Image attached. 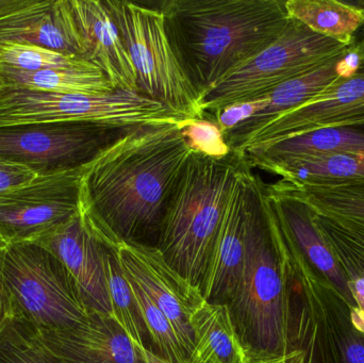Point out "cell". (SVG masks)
<instances>
[{
  "mask_svg": "<svg viewBox=\"0 0 364 363\" xmlns=\"http://www.w3.org/2000/svg\"><path fill=\"white\" fill-rule=\"evenodd\" d=\"M191 153L179 125L130 130L85 166L80 210L119 240L158 241Z\"/></svg>",
  "mask_w": 364,
  "mask_h": 363,
  "instance_id": "6da1fadb",
  "label": "cell"
},
{
  "mask_svg": "<svg viewBox=\"0 0 364 363\" xmlns=\"http://www.w3.org/2000/svg\"><path fill=\"white\" fill-rule=\"evenodd\" d=\"M184 74L199 98L284 33L279 0H168L160 4Z\"/></svg>",
  "mask_w": 364,
  "mask_h": 363,
  "instance_id": "7a4b0ae2",
  "label": "cell"
},
{
  "mask_svg": "<svg viewBox=\"0 0 364 363\" xmlns=\"http://www.w3.org/2000/svg\"><path fill=\"white\" fill-rule=\"evenodd\" d=\"M228 307L252 357H282L289 353L290 260L262 181L250 215L245 264Z\"/></svg>",
  "mask_w": 364,
  "mask_h": 363,
  "instance_id": "3957f363",
  "label": "cell"
},
{
  "mask_svg": "<svg viewBox=\"0 0 364 363\" xmlns=\"http://www.w3.org/2000/svg\"><path fill=\"white\" fill-rule=\"evenodd\" d=\"M235 151L223 159L191 153L160 228L156 246L166 262L200 290L237 172Z\"/></svg>",
  "mask_w": 364,
  "mask_h": 363,
  "instance_id": "277c9868",
  "label": "cell"
},
{
  "mask_svg": "<svg viewBox=\"0 0 364 363\" xmlns=\"http://www.w3.org/2000/svg\"><path fill=\"white\" fill-rule=\"evenodd\" d=\"M178 111L138 91L115 90L102 95L61 94L0 85V127L23 124L81 121L112 127L177 125Z\"/></svg>",
  "mask_w": 364,
  "mask_h": 363,
  "instance_id": "5b68a950",
  "label": "cell"
},
{
  "mask_svg": "<svg viewBox=\"0 0 364 363\" xmlns=\"http://www.w3.org/2000/svg\"><path fill=\"white\" fill-rule=\"evenodd\" d=\"M0 272L15 315L40 332L73 327L91 315L65 266L36 243L6 245Z\"/></svg>",
  "mask_w": 364,
  "mask_h": 363,
  "instance_id": "8992f818",
  "label": "cell"
},
{
  "mask_svg": "<svg viewBox=\"0 0 364 363\" xmlns=\"http://www.w3.org/2000/svg\"><path fill=\"white\" fill-rule=\"evenodd\" d=\"M350 49L290 18L277 40L201 98L203 117L229 104L267 97L279 85L322 67Z\"/></svg>",
  "mask_w": 364,
  "mask_h": 363,
  "instance_id": "52a82bcc",
  "label": "cell"
},
{
  "mask_svg": "<svg viewBox=\"0 0 364 363\" xmlns=\"http://www.w3.org/2000/svg\"><path fill=\"white\" fill-rule=\"evenodd\" d=\"M138 76V92L190 119H203L200 98L184 74L164 13L132 1L106 0Z\"/></svg>",
  "mask_w": 364,
  "mask_h": 363,
  "instance_id": "ba28073f",
  "label": "cell"
},
{
  "mask_svg": "<svg viewBox=\"0 0 364 363\" xmlns=\"http://www.w3.org/2000/svg\"><path fill=\"white\" fill-rule=\"evenodd\" d=\"M130 130L81 121L4 126L0 160L50 176L83 168Z\"/></svg>",
  "mask_w": 364,
  "mask_h": 363,
  "instance_id": "9c48e42d",
  "label": "cell"
},
{
  "mask_svg": "<svg viewBox=\"0 0 364 363\" xmlns=\"http://www.w3.org/2000/svg\"><path fill=\"white\" fill-rule=\"evenodd\" d=\"M85 166L31 183L0 195V239L8 244L34 243L80 212Z\"/></svg>",
  "mask_w": 364,
  "mask_h": 363,
  "instance_id": "30bf717a",
  "label": "cell"
},
{
  "mask_svg": "<svg viewBox=\"0 0 364 363\" xmlns=\"http://www.w3.org/2000/svg\"><path fill=\"white\" fill-rule=\"evenodd\" d=\"M90 223L100 238L112 247L126 276L132 279L170 320L188 358L194 347L190 318L195 307L203 300L200 290L176 272L156 245L125 242L93 222Z\"/></svg>",
  "mask_w": 364,
  "mask_h": 363,
  "instance_id": "8fae6325",
  "label": "cell"
},
{
  "mask_svg": "<svg viewBox=\"0 0 364 363\" xmlns=\"http://www.w3.org/2000/svg\"><path fill=\"white\" fill-rule=\"evenodd\" d=\"M364 117V68L337 81L314 99L274 117L233 145L245 157L289 139L326 128L348 127Z\"/></svg>",
  "mask_w": 364,
  "mask_h": 363,
  "instance_id": "7c38bea8",
  "label": "cell"
},
{
  "mask_svg": "<svg viewBox=\"0 0 364 363\" xmlns=\"http://www.w3.org/2000/svg\"><path fill=\"white\" fill-rule=\"evenodd\" d=\"M244 162L227 202L220 232L200 286L203 300L213 304L230 302L243 271L248 226L261 180Z\"/></svg>",
  "mask_w": 364,
  "mask_h": 363,
  "instance_id": "4fadbf2b",
  "label": "cell"
},
{
  "mask_svg": "<svg viewBox=\"0 0 364 363\" xmlns=\"http://www.w3.org/2000/svg\"><path fill=\"white\" fill-rule=\"evenodd\" d=\"M264 190L291 254L314 279L357 310L348 275L316 227V212L303 200L272 185H264Z\"/></svg>",
  "mask_w": 364,
  "mask_h": 363,
  "instance_id": "5bb4252c",
  "label": "cell"
},
{
  "mask_svg": "<svg viewBox=\"0 0 364 363\" xmlns=\"http://www.w3.org/2000/svg\"><path fill=\"white\" fill-rule=\"evenodd\" d=\"M34 243L50 251L65 266L91 315L112 318L105 272L106 246L81 210Z\"/></svg>",
  "mask_w": 364,
  "mask_h": 363,
  "instance_id": "9a60e30c",
  "label": "cell"
},
{
  "mask_svg": "<svg viewBox=\"0 0 364 363\" xmlns=\"http://www.w3.org/2000/svg\"><path fill=\"white\" fill-rule=\"evenodd\" d=\"M34 45L87 60L85 40L70 0H29L0 16V44Z\"/></svg>",
  "mask_w": 364,
  "mask_h": 363,
  "instance_id": "2e32d148",
  "label": "cell"
},
{
  "mask_svg": "<svg viewBox=\"0 0 364 363\" xmlns=\"http://www.w3.org/2000/svg\"><path fill=\"white\" fill-rule=\"evenodd\" d=\"M40 332L60 363H145L132 339L110 317L91 315L73 327Z\"/></svg>",
  "mask_w": 364,
  "mask_h": 363,
  "instance_id": "e0dca14e",
  "label": "cell"
},
{
  "mask_svg": "<svg viewBox=\"0 0 364 363\" xmlns=\"http://www.w3.org/2000/svg\"><path fill=\"white\" fill-rule=\"evenodd\" d=\"M87 48V61L106 75L115 90L138 91V76L123 36L102 0H70Z\"/></svg>",
  "mask_w": 364,
  "mask_h": 363,
  "instance_id": "ac0fdd59",
  "label": "cell"
},
{
  "mask_svg": "<svg viewBox=\"0 0 364 363\" xmlns=\"http://www.w3.org/2000/svg\"><path fill=\"white\" fill-rule=\"evenodd\" d=\"M288 254L293 272L322 326L335 363H364V330L355 321L352 308L333 290L314 279L289 249Z\"/></svg>",
  "mask_w": 364,
  "mask_h": 363,
  "instance_id": "d6986e66",
  "label": "cell"
},
{
  "mask_svg": "<svg viewBox=\"0 0 364 363\" xmlns=\"http://www.w3.org/2000/svg\"><path fill=\"white\" fill-rule=\"evenodd\" d=\"M359 70V62L353 53H348L331 60L318 70L288 81L274 90L267 97V107L232 131L225 134L229 147L237 144L242 139L254 132L274 117L286 111L301 106L326 91L337 81L352 76Z\"/></svg>",
  "mask_w": 364,
  "mask_h": 363,
  "instance_id": "ffe728a7",
  "label": "cell"
},
{
  "mask_svg": "<svg viewBox=\"0 0 364 363\" xmlns=\"http://www.w3.org/2000/svg\"><path fill=\"white\" fill-rule=\"evenodd\" d=\"M190 324L194 347L188 363H252L228 305L203 300L192 311Z\"/></svg>",
  "mask_w": 364,
  "mask_h": 363,
  "instance_id": "44dd1931",
  "label": "cell"
},
{
  "mask_svg": "<svg viewBox=\"0 0 364 363\" xmlns=\"http://www.w3.org/2000/svg\"><path fill=\"white\" fill-rule=\"evenodd\" d=\"M245 158V157H244ZM250 168L282 177L289 183L364 181V155L322 157H246Z\"/></svg>",
  "mask_w": 364,
  "mask_h": 363,
  "instance_id": "7402d4cb",
  "label": "cell"
},
{
  "mask_svg": "<svg viewBox=\"0 0 364 363\" xmlns=\"http://www.w3.org/2000/svg\"><path fill=\"white\" fill-rule=\"evenodd\" d=\"M0 85L61 94L102 95L115 91L106 75L91 62L36 72L0 67Z\"/></svg>",
  "mask_w": 364,
  "mask_h": 363,
  "instance_id": "603a6c76",
  "label": "cell"
},
{
  "mask_svg": "<svg viewBox=\"0 0 364 363\" xmlns=\"http://www.w3.org/2000/svg\"><path fill=\"white\" fill-rule=\"evenodd\" d=\"M314 222L348 275L357 304L353 317L364 330V223L316 213Z\"/></svg>",
  "mask_w": 364,
  "mask_h": 363,
  "instance_id": "cb8c5ba5",
  "label": "cell"
},
{
  "mask_svg": "<svg viewBox=\"0 0 364 363\" xmlns=\"http://www.w3.org/2000/svg\"><path fill=\"white\" fill-rule=\"evenodd\" d=\"M289 18L295 19L316 33L352 46L364 23V4L339 0H287Z\"/></svg>",
  "mask_w": 364,
  "mask_h": 363,
  "instance_id": "d4e9b609",
  "label": "cell"
},
{
  "mask_svg": "<svg viewBox=\"0 0 364 363\" xmlns=\"http://www.w3.org/2000/svg\"><path fill=\"white\" fill-rule=\"evenodd\" d=\"M273 187L305 202L316 215L364 223V181L289 183Z\"/></svg>",
  "mask_w": 364,
  "mask_h": 363,
  "instance_id": "484cf974",
  "label": "cell"
},
{
  "mask_svg": "<svg viewBox=\"0 0 364 363\" xmlns=\"http://www.w3.org/2000/svg\"><path fill=\"white\" fill-rule=\"evenodd\" d=\"M364 155V127L326 128L282 141L246 157H322Z\"/></svg>",
  "mask_w": 364,
  "mask_h": 363,
  "instance_id": "4316f807",
  "label": "cell"
},
{
  "mask_svg": "<svg viewBox=\"0 0 364 363\" xmlns=\"http://www.w3.org/2000/svg\"><path fill=\"white\" fill-rule=\"evenodd\" d=\"M282 363H335L322 326L301 285L291 296L290 351Z\"/></svg>",
  "mask_w": 364,
  "mask_h": 363,
  "instance_id": "83f0119b",
  "label": "cell"
},
{
  "mask_svg": "<svg viewBox=\"0 0 364 363\" xmlns=\"http://www.w3.org/2000/svg\"><path fill=\"white\" fill-rule=\"evenodd\" d=\"M102 241L106 246L104 258L105 272L112 319L123 328L132 342L144 345L145 339L147 337L149 338V335L129 281L112 247L102 239Z\"/></svg>",
  "mask_w": 364,
  "mask_h": 363,
  "instance_id": "f1b7e54d",
  "label": "cell"
},
{
  "mask_svg": "<svg viewBox=\"0 0 364 363\" xmlns=\"http://www.w3.org/2000/svg\"><path fill=\"white\" fill-rule=\"evenodd\" d=\"M0 363H60L40 330L18 315L0 332Z\"/></svg>",
  "mask_w": 364,
  "mask_h": 363,
  "instance_id": "f546056e",
  "label": "cell"
},
{
  "mask_svg": "<svg viewBox=\"0 0 364 363\" xmlns=\"http://www.w3.org/2000/svg\"><path fill=\"white\" fill-rule=\"evenodd\" d=\"M127 279L140 308L149 338L157 347L159 355L171 363H188V356L182 349L170 320L132 279L129 277Z\"/></svg>",
  "mask_w": 364,
  "mask_h": 363,
  "instance_id": "4dcf8cb0",
  "label": "cell"
},
{
  "mask_svg": "<svg viewBox=\"0 0 364 363\" xmlns=\"http://www.w3.org/2000/svg\"><path fill=\"white\" fill-rule=\"evenodd\" d=\"M87 60L63 55L34 45L2 43L0 44V67L36 72L80 65ZM89 62V61H87Z\"/></svg>",
  "mask_w": 364,
  "mask_h": 363,
  "instance_id": "1f68e13d",
  "label": "cell"
},
{
  "mask_svg": "<svg viewBox=\"0 0 364 363\" xmlns=\"http://www.w3.org/2000/svg\"><path fill=\"white\" fill-rule=\"evenodd\" d=\"M182 136L191 151L213 159H223L232 153L225 140L224 134L212 119H188L179 125Z\"/></svg>",
  "mask_w": 364,
  "mask_h": 363,
  "instance_id": "d6a6232c",
  "label": "cell"
},
{
  "mask_svg": "<svg viewBox=\"0 0 364 363\" xmlns=\"http://www.w3.org/2000/svg\"><path fill=\"white\" fill-rule=\"evenodd\" d=\"M267 107V97L260 99L250 100V102H239V104H229L225 108L207 117L218 124L223 134H228Z\"/></svg>",
  "mask_w": 364,
  "mask_h": 363,
  "instance_id": "836d02e7",
  "label": "cell"
},
{
  "mask_svg": "<svg viewBox=\"0 0 364 363\" xmlns=\"http://www.w3.org/2000/svg\"><path fill=\"white\" fill-rule=\"evenodd\" d=\"M36 175L23 166L0 160V195L31 183Z\"/></svg>",
  "mask_w": 364,
  "mask_h": 363,
  "instance_id": "e575fe53",
  "label": "cell"
},
{
  "mask_svg": "<svg viewBox=\"0 0 364 363\" xmlns=\"http://www.w3.org/2000/svg\"><path fill=\"white\" fill-rule=\"evenodd\" d=\"M14 315L12 298L0 272V332L4 330V326L10 322Z\"/></svg>",
  "mask_w": 364,
  "mask_h": 363,
  "instance_id": "d590c367",
  "label": "cell"
},
{
  "mask_svg": "<svg viewBox=\"0 0 364 363\" xmlns=\"http://www.w3.org/2000/svg\"><path fill=\"white\" fill-rule=\"evenodd\" d=\"M352 47L353 53L358 59L359 67L364 68V23L355 36Z\"/></svg>",
  "mask_w": 364,
  "mask_h": 363,
  "instance_id": "8d00e7d4",
  "label": "cell"
},
{
  "mask_svg": "<svg viewBox=\"0 0 364 363\" xmlns=\"http://www.w3.org/2000/svg\"><path fill=\"white\" fill-rule=\"evenodd\" d=\"M136 347L145 363H171L168 360L164 359V357H161L159 354L154 353L151 350L147 349L144 345H136Z\"/></svg>",
  "mask_w": 364,
  "mask_h": 363,
  "instance_id": "74e56055",
  "label": "cell"
},
{
  "mask_svg": "<svg viewBox=\"0 0 364 363\" xmlns=\"http://www.w3.org/2000/svg\"><path fill=\"white\" fill-rule=\"evenodd\" d=\"M29 2V0H0V16L21 8Z\"/></svg>",
  "mask_w": 364,
  "mask_h": 363,
  "instance_id": "f35d334b",
  "label": "cell"
},
{
  "mask_svg": "<svg viewBox=\"0 0 364 363\" xmlns=\"http://www.w3.org/2000/svg\"><path fill=\"white\" fill-rule=\"evenodd\" d=\"M282 357H252V363H282Z\"/></svg>",
  "mask_w": 364,
  "mask_h": 363,
  "instance_id": "ab89813d",
  "label": "cell"
},
{
  "mask_svg": "<svg viewBox=\"0 0 364 363\" xmlns=\"http://www.w3.org/2000/svg\"><path fill=\"white\" fill-rule=\"evenodd\" d=\"M348 127H364V117L348 124Z\"/></svg>",
  "mask_w": 364,
  "mask_h": 363,
  "instance_id": "60d3db41",
  "label": "cell"
},
{
  "mask_svg": "<svg viewBox=\"0 0 364 363\" xmlns=\"http://www.w3.org/2000/svg\"><path fill=\"white\" fill-rule=\"evenodd\" d=\"M6 243L4 242V241L0 239V251H1L2 249H4V246H6Z\"/></svg>",
  "mask_w": 364,
  "mask_h": 363,
  "instance_id": "b9f144b4",
  "label": "cell"
}]
</instances>
